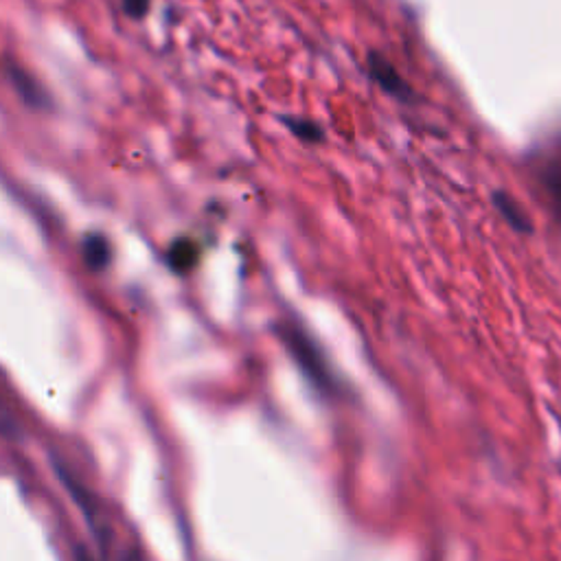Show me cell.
Returning a JSON list of instances; mask_svg holds the SVG:
<instances>
[{"label":"cell","instance_id":"6","mask_svg":"<svg viewBox=\"0 0 561 561\" xmlns=\"http://www.w3.org/2000/svg\"><path fill=\"white\" fill-rule=\"evenodd\" d=\"M20 434H22V430H20V423H18L13 410L0 397V436H4L9 440H18Z\"/></svg>","mask_w":561,"mask_h":561},{"label":"cell","instance_id":"3","mask_svg":"<svg viewBox=\"0 0 561 561\" xmlns=\"http://www.w3.org/2000/svg\"><path fill=\"white\" fill-rule=\"evenodd\" d=\"M83 259L92 270H101L110 261V243L101 234H90L83 241Z\"/></svg>","mask_w":561,"mask_h":561},{"label":"cell","instance_id":"4","mask_svg":"<svg viewBox=\"0 0 561 561\" xmlns=\"http://www.w3.org/2000/svg\"><path fill=\"white\" fill-rule=\"evenodd\" d=\"M197 254H199V250H197V245H195L191 239H180V241H175L173 248L169 250V261H171V265H173L175 270L186 272V270H191V267L195 265Z\"/></svg>","mask_w":561,"mask_h":561},{"label":"cell","instance_id":"8","mask_svg":"<svg viewBox=\"0 0 561 561\" xmlns=\"http://www.w3.org/2000/svg\"><path fill=\"white\" fill-rule=\"evenodd\" d=\"M289 127L298 134V136H302V138H307V140H316V138H320V134H318V127H313V125H309V123H296V121H289Z\"/></svg>","mask_w":561,"mask_h":561},{"label":"cell","instance_id":"1","mask_svg":"<svg viewBox=\"0 0 561 561\" xmlns=\"http://www.w3.org/2000/svg\"><path fill=\"white\" fill-rule=\"evenodd\" d=\"M280 337L287 351L291 353L294 362L300 366V370L305 373V377L311 381L316 390H320L322 394H331L337 390V381L329 370L327 359L322 357L320 348L311 342V337L305 335V331H300L294 324H285L280 329Z\"/></svg>","mask_w":561,"mask_h":561},{"label":"cell","instance_id":"2","mask_svg":"<svg viewBox=\"0 0 561 561\" xmlns=\"http://www.w3.org/2000/svg\"><path fill=\"white\" fill-rule=\"evenodd\" d=\"M368 66H370L373 79H375L386 92H390V94H394V96H399V99H403V96L408 94V85L401 81V77L397 75V70H394L390 64H386V59L373 55L370 61H368Z\"/></svg>","mask_w":561,"mask_h":561},{"label":"cell","instance_id":"7","mask_svg":"<svg viewBox=\"0 0 561 561\" xmlns=\"http://www.w3.org/2000/svg\"><path fill=\"white\" fill-rule=\"evenodd\" d=\"M123 7L131 18H142L149 9V0H123Z\"/></svg>","mask_w":561,"mask_h":561},{"label":"cell","instance_id":"9","mask_svg":"<svg viewBox=\"0 0 561 561\" xmlns=\"http://www.w3.org/2000/svg\"><path fill=\"white\" fill-rule=\"evenodd\" d=\"M118 561H142V559H140V554L136 550H125V552H121Z\"/></svg>","mask_w":561,"mask_h":561},{"label":"cell","instance_id":"10","mask_svg":"<svg viewBox=\"0 0 561 561\" xmlns=\"http://www.w3.org/2000/svg\"><path fill=\"white\" fill-rule=\"evenodd\" d=\"M75 561H94V559H92V554L88 550L75 548Z\"/></svg>","mask_w":561,"mask_h":561},{"label":"cell","instance_id":"5","mask_svg":"<svg viewBox=\"0 0 561 561\" xmlns=\"http://www.w3.org/2000/svg\"><path fill=\"white\" fill-rule=\"evenodd\" d=\"M495 206L500 208V213H502L517 230H528L526 215L519 210V206H517L506 193H495Z\"/></svg>","mask_w":561,"mask_h":561}]
</instances>
